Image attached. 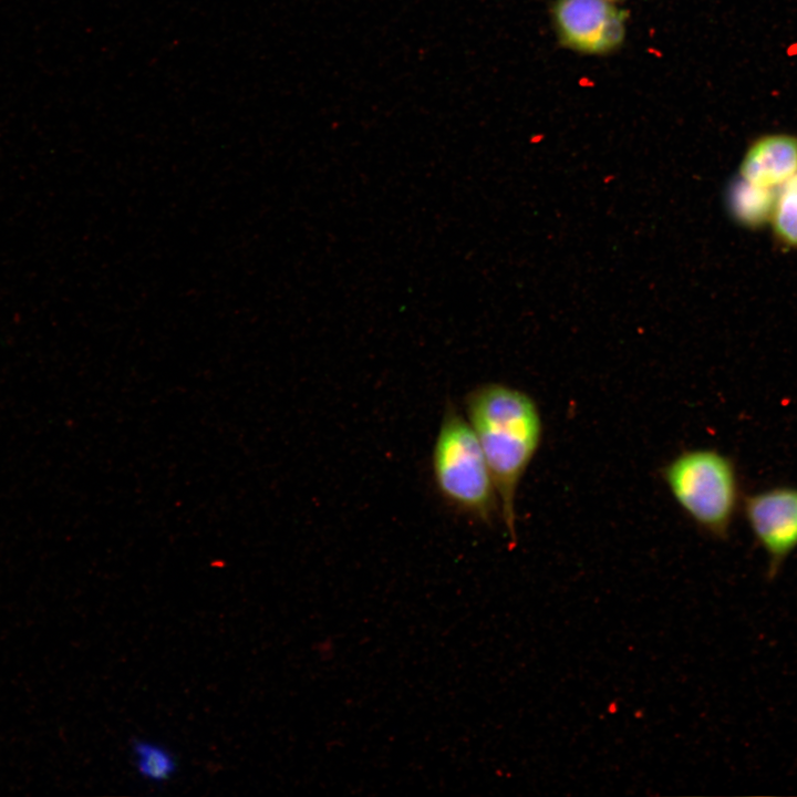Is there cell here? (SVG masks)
Here are the masks:
<instances>
[{"label": "cell", "instance_id": "cell-10", "mask_svg": "<svg viewBox=\"0 0 797 797\" xmlns=\"http://www.w3.org/2000/svg\"><path fill=\"white\" fill-rule=\"evenodd\" d=\"M609 1L613 2V1H621V0H609Z\"/></svg>", "mask_w": 797, "mask_h": 797}, {"label": "cell", "instance_id": "cell-1", "mask_svg": "<svg viewBox=\"0 0 797 797\" xmlns=\"http://www.w3.org/2000/svg\"><path fill=\"white\" fill-rule=\"evenodd\" d=\"M464 411L491 473L505 531L515 544L517 494L541 445V412L530 394L503 382L473 387L465 396Z\"/></svg>", "mask_w": 797, "mask_h": 797}, {"label": "cell", "instance_id": "cell-4", "mask_svg": "<svg viewBox=\"0 0 797 797\" xmlns=\"http://www.w3.org/2000/svg\"><path fill=\"white\" fill-rule=\"evenodd\" d=\"M550 17L559 43L577 53L609 54L625 39L628 12L609 0H555Z\"/></svg>", "mask_w": 797, "mask_h": 797}, {"label": "cell", "instance_id": "cell-6", "mask_svg": "<svg viewBox=\"0 0 797 797\" xmlns=\"http://www.w3.org/2000/svg\"><path fill=\"white\" fill-rule=\"evenodd\" d=\"M797 173V136L766 134L746 149L739 166L741 178L752 185L774 189Z\"/></svg>", "mask_w": 797, "mask_h": 797}, {"label": "cell", "instance_id": "cell-3", "mask_svg": "<svg viewBox=\"0 0 797 797\" xmlns=\"http://www.w3.org/2000/svg\"><path fill=\"white\" fill-rule=\"evenodd\" d=\"M663 480L681 510L701 529L725 537L738 499L735 467L712 448L686 449L662 469Z\"/></svg>", "mask_w": 797, "mask_h": 797}, {"label": "cell", "instance_id": "cell-5", "mask_svg": "<svg viewBox=\"0 0 797 797\" xmlns=\"http://www.w3.org/2000/svg\"><path fill=\"white\" fill-rule=\"evenodd\" d=\"M745 513L752 530L773 559H783L797 547V488L751 495Z\"/></svg>", "mask_w": 797, "mask_h": 797}, {"label": "cell", "instance_id": "cell-7", "mask_svg": "<svg viewBox=\"0 0 797 797\" xmlns=\"http://www.w3.org/2000/svg\"><path fill=\"white\" fill-rule=\"evenodd\" d=\"M775 199L773 189L752 185L742 178L731 187L728 196L735 219L751 228L770 221Z\"/></svg>", "mask_w": 797, "mask_h": 797}, {"label": "cell", "instance_id": "cell-8", "mask_svg": "<svg viewBox=\"0 0 797 797\" xmlns=\"http://www.w3.org/2000/svg\"><path fill=\"white\" fill-rule=\"evenodd\" d=\"M132 751L136 769L143 778L165 782L176 773L175 756L163 745L146 739H134Z\"/></svg>", "mask_w": 797, "mask_h": 797}, {"label": "cell", "instance_id": "cell-2", "mask_svg": "<svg viewBox=\"0 0 797 797\" xmlns=\"http://www.w3.org/2000/svg\"><path fill=\"white\" fill-rule=\"evenodd\" d=\"M431 468L437 493L455 511L484 525L500 517L485 455L465 414L451 401L436 432Z\"/></svg>", "mask_w": 797, "mask_h": 797}, {"label": "cell", "instance_id": "cell-9", "mask_svg": "<svg viewBox=\"0 0 797 797\" xmlns=\"http://www.w3.org/2000/svg\"><path fill=\"white\" fill-rule=\"evenodd\" d=\"M770 222L782 244L797 248V173L779 187Z\"/></svg>", "mask_w": 797, "mask_h": 797}]
</instances>
